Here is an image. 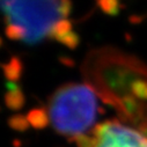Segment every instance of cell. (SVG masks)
<instances>
[{"label": "cell", "instance_id": "cell-7", "mask_svg": "<svg viewBox=\"0 0 147 147\" xmlns=\"http://www.w3.org/2000/svg\"><path fill=\"white\" fill-rule=\"evenodd\" d=\"M131 95L138 100H147V80L136 79L131 85Z\"/></svg>", "mask_w": 147, "mask_h": 147}, {"label": "cell", "instance_id": "cell-6", "mask_svg": "<svg viewBox=\"0 0 147 147\" xmlns=\"http://www.w3.org/2000/svg\"><path fill=\"white\" fill-rule=\"evenodd\" d=\"M5 77L9 82H14L20 79L22 73V63L19 58L13 57L7 64L4 65Z\"/></svg>", "mask_w": 147, "mask_h": 147}, {"label": "cell", "instance_id": "cell-1", "mask_svg": "<svg viewBox=\"0 0 147 147\" xmlns=\"http://www.w3.org/2000/svg\"><path fill=\"white\" fill-rule=\"evenodd\" d=\"M7 37L27 44L53 38L69 49L79 44L68 16L71 0H1Z\"/></svg>", "mask_w": 147, "mask_h": 147}, {"label": "cell", "instance_id": "cell-8", "mask_svg": "<svg viewBox=\"0 0 147 147\" xmlns=\"http://www.w3.org/2000/svg\"><path fill=\"white\" fill-rule=\"evenodd\" d=\"M8 124L12 129H14L16 131H26L30 125L28 122V118L22 115H15V116L11 117L8 121Z\"/></svg>", "mask_w": 147, "mask_h": 147}, {"label": "cell", "instance_id": "cell-5", "mask_svg": "<svg viewBox=\"0 0 147 147\" xmlns=\"http://www.w3.org/2000/svg\"><path fill=\"white\" fill-rule=\"evenodd\" d=\"M29 124L35 129H43L50 122L49 115L44 109H34L27 116Z\"/></svg>", "mask_w": 147, "mask_h": 147}, {"label": "cell", "instance_id": "cell-2", "mask_svg": "<svg viewBox=\"0 0 147 147\" xmlns=\"http://www.w3.org/2000/svg\"><path fill=\"white\" fill-rule=\"evenodd\" d=\"M97 111V96L86 84L69 82L59 87L48 103L52 127L72 140L93 131Z\"/></svg>", "mask_w": 147, "mask_h": 147}, {"label": "cell", "instance_id": "cell-3", "mask_svg": "<svg viewBox=\"0 0 147 147\" xmlns=\"http://www.w3.org/2000/svg\"><path fill=\"white\" fill-rule=\"evenodd\" d=\"M94 147H147V137L117 121H107L92 131Z\"/></svg>", "mask_w": 147, "mask_h": 147}, {"label": "cell", "instance_id": "cell-9", "mask_svg": "<svg viewBox=\"0 0 147 147\" xmlns=\"http://www.w3.org/2000/svg\"><path fill=\"white\" fill-rule=\"evenodd\" d=\"M98 5L101 8L108 14H117L119 11V3L118 0H98Z\"/></svg>", "mask_w": 147, "mask_h": 147}, {"label": "cell", "instance_id": "cell-4", "mask_svg": "<svg viewBox=\"0 0 147 147\" xmlns=\"http://www.w3.org/2000/svg\"><path fill=\"white\" fill-rule=\"evenodd\" d=\"M6 105L12 110H19L24 104V95L18 85L9 82L7 84V93L5 96Z\"/></svg>", "mask_w": 147, "mask_h": 147}]
</instances>
